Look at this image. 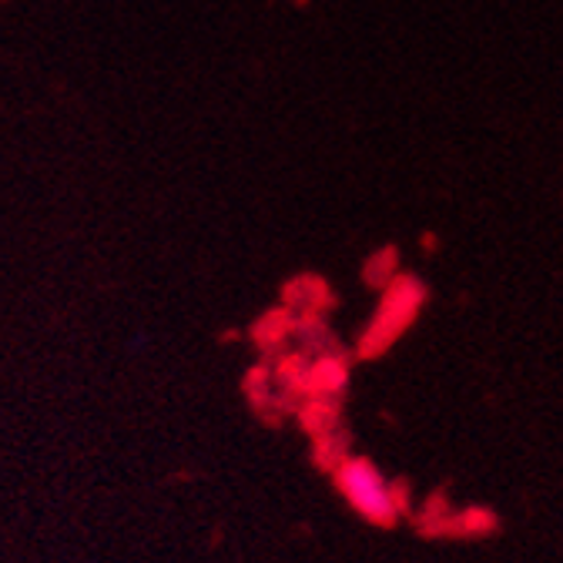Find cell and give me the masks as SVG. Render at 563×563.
I'll use <instances>...</instances> for the list:
<instances>
[{"mask_svg":"<svg viewBox=\"0 0 563 563\" xmlns=\"http://www.w3.org/2000/svg\"><path fill=\"white\" fill-rule=\"evenodd\" d=\"M335 486L342 493V500L352 510H356L363 520H369V523L389 527L396 520V514H399L393 483L369 460H363V456H349V460L339 463Z\"/></svg>","mask_w":563,"mask_h":563,"instance_id":"6da1fadb","label":"cell"}]
</instances>
